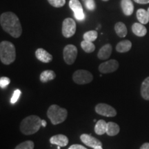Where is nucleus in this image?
Masks as SVG:
<instances>
[{
    "mask_svg": "<svg viewBox=\"0 0 149 149\" xmlns=\"http://www.w3.org/2000/svg\"><path fill=\"white\" fill-rule=\"evenodd\" d=\"M132 31L138 37H144L147 33L146 28L141 23L133 24L132 26Z\"/></svg>",
    "mask_w": 149,
    "mask_h": 149,
    "instance_id": "obj_16",
    "label": "nucleus"
},
{
    "mask_svg": "<svg viewBox=\"0 0 149 149\" xmlns=\"http://www.w3.org/2000/svg\"><path fill=\"white\" fill-rule=\"evenodd\" d=\"M98 34L96 31H89L84 34V40L89 41V42H94L97 38Z\"/></svg>",
    "mask_w": 149,
    "mask_h": 149,
    "instance_id": "obj_25",
    "label": "nucleus"
},
{
    "mask_svg": "<svg viewBox=\"0 0 149 149\" xmlns=\"http://www.w3.org/2000/svg\"><path fill=\"white\" fill-rule=\"evenodd\" d=\"M93 149H103V148H102V146H99V147H97V148H95Z\"/></svg>",
    "mask_w": 149,
    "mask_h": 149,
    "instance_id": "obj_35",
    "label": "nucleus"
},
{
    "mask_svg": "<svg viewBox=\"0 0 149 149\" xmlns=\"http://www.w3.org/2000/svg\"><path fill=\"white\" fill-rule=\"evenodd\" d=\"M80 139L82 142L86 146L91 148H97L99 146H102V143L99 139L95 137H93L92 135H88V134H82L80 136Z\"/></svg>",
    "mask_w": 149,
    "mask_h": 149,
    "instance_id": "obj_11",
    "label": "nucleus"
},
{
    "mask_svg": "<svg viewBox=\"0 0 149 149\" xmlns=\"http://www.w3.org/2000/svg\"><path fill=\"white\" fill-rule=\"evenodd\" d=\"M107 123L104 120H100L96 123L95 126V132L97 135H102L107 133Z\"/></svg>",
    "mask_w": 149,
    "mask_h": 149,
    "instance_id": "obj_20",
    "label": "nucleus"
},
{
    "mask_svg": "<svg viewBox=\"0 0 149 149\" xmlns=\"http://www.w3.org/2000/svg\"><path fill=\"white\" fill-rule=\"evenodd\" d=\"M121 7H122L123 13L126 16H130L133 13L134 5L132 0H122Z\"/></svg>",
    "mask_w": 149,
    "mask_h": 149,
    "instance_id": "obj_15",
    "label": "nucleus"
},
{
    "mask_svg": "<svg viewBox=\"0 0 149 149\" xmlns=\"http://www.w3.org/2000/svg\"><path fill=\"white\" fill-rule=\"evenodd\" d=\"M16 58L15 47L14 44L8 41H3L0 44V59L5 65L14 62Z\"/></svg>",
    "mask_w": 149,
    "mask_h": 149,
    "instance_id": "obj_3",
    "label": "nucleus"
},
{
    "mask_svg": "<svg viewBox=\"0 0 149 149\" xmlns=\"http://www.w3.org/2000/svg\"><path fill=\"white\" fill-rule=\"evenodd\" d=\"M0 24L3 30L14 38H18L22 33V28L18 17L13 12L3 13L0 16Z\"/></svg>",
    "mask_w": 149,
    "mask_h": 149,
    "instance_id": "obj_1",
    "label": "nucleus"
},
{
    "mask_svg": "<svg viewBox=\"0 0 149 149\" xmlns=\"http://www.w3.org/2000/svg\"><path fill=\"white\" fill-rule=\"evenodd\" d=\"M63 55L65 62L67 64L71 65L75 61L77 56V48L72 44L66 45L63 51Z\"/></svg>",
    "mask_w": 149,
    "mask_h": 149,
    "instance_id": "obj_6",
    "label": "nucleus"
},
{
    "mask_svg": "<svg viewBox=\"0 0 149 149\" xmlns=\"http://www.w3.org/2000/svg\"><path fill=\"white\" fill-rule=\"evenodd\" d=\"M136 3H139V4H147L149 3V0H134Z\"/></svg>",
    "mask_w": 149,
    "mask_h": 149,
    "instance_id": "obj_32",
    "label": "nucleus"
},
{
    "mask_svg": "<svg viewBox=\"0 0 149 149\" xmlns=\"http://www.w3.org/2000/svg\"><path fill=\"white\" fill-rule=\"evenodd\" d=\"M81 47L87 53H93V51L95 50V46L92 42H89V41L84 40L81 42Z\"/></svg>",
    "mask_w": 149,
    "mask_h": 149,
    "instance_id": "obj_24",
    "label": "nucleus"
},
{
    "mask_svg": "<svg viewBox=\"0 0 149 149\" xmlns=\"http://www.w3.org/2000/svg\"><path fill=\"white\" fill-rule=\"evenodd\" d=\"M139 149H149V143H144V144L141 145V146Z\"/></svg>",
    "mask_w": 149,
    "mask_h": 149,
    "instance_id": "obj_33",
    "label": "nucleus"
},
{
    "mask_svg": "<svg viewBox=\"0 0 149 149\" xmlns=\"http://www.w3.org/2000/svg\"><path fill=\"white\" fill-rule=\"evenodd\" d=\"M102 1H109V0H102Z\"/></svg>",
    "mask_w": 149,
    "mask_h": 149,
    "instance_id": "obj_36",
    "label": "nucleus"
},
{
    "mask_svg": "<svg viewBox=\"0 0 149 149\" xmlns=\"http://www.w3.org/2000/svg\"><path fill=\"white\" fill-rule=\"evenodd\" d=\"M56 77V74L53 70H46L43 71L40 74V81L42 83H46L48 81L53 80Z\"/></svg>",
    "mask_w": 149,
    "mask_h": 149,
    "instance_id": "obj_18",
    "label": "nucleus"
},
{
    "mask_svg": "<svg viewBox=\"0 0 149 149\" xmlns=\"http://www.w3.org/2000/svg\"><path fill=\"white\" fill-rule=\"evenodd\" d=\"M47 116L53 125H57L64 122L68 116V111L66 109L61 108L58 105L53 104L48 108Z\"/></svg>",
    "mask_w": 149,
    "mask_h": 149,
    "instance_id": "obj_4",
    "label": "nucleus"
},
{
    "mask_svg": "<svg viewBox=\"0 0 149 149\" xmlns=\"http://www.w3.org/2000/svg\"><path fill=\"white\" fill-rule=\"evenodd\" d=\"M137 18L138 21L142 24H146L149 22V15L148 11L143 8L138 9L137 11Z\"/></svg>",
    "mask_w": 149,
    "mask_h": 149,
    "instance_id": "obj_19",
    "label": "nucleus"
},
{
    "mask_svg": "<svg viewBox=\"0 0 149 149\" xmlns=\"http://www.w3.org/2000/svg\"><path fill=\"white\" fill-rule=\"evenodd\" d=\"M10 82V79L8 77H1L0 78V87L1 88H6Z\"/></svg>",
    "mask_w": 149,
    "mask_h": 149,
    "instance_id": "obj_29",
    "label": "nucleus"
},
{
    "mask_svg": "<svg viewBox=\"0 0 149 149\" xmlns=\"http://www.w3.org/2000/svg\"><path fill=\"white\" fill-rule=\"evenodd\" d=\"M69 7L73 11L74 17L79 21H84L85 19V14L84 13L83 7L79 0H70Z\"/></svg>",
    "mask_w": 149,
    "mask_h": 149,
    "instance_id": "obj_8",
    "label": "nucleus"
},
{
    "mask_svg": "<svg viewBox=\"0 0 149 149\" xmlns=\"http://www.w3.org/2000/svg\"><path fill=\"white\" fill-rule=\"evenodd\" d=\"M112 51H113V48H112L111 44H105L99 51L97 54L98 58L102 59V60H105V59H109L112 53Z\"/></svg>",
    "mask_w": 149,
    "mask_h": 149,
    "instance_id": "obj_14",
    "label": "nucleus"
},
{
    "mask_svg": "<svg viewBox=\"0 0 149 149\" xmlns=\"http://www.w3.org/2000/svg\"><path fill=\"white\" fill-rule=\"evenodd\" d=\"M84 3L88 10L93 11L95 9L96 5L95 0H84Z\"/></svg>",
    "mask_w": 149,
    "mask_h": 149,
    "instance_id": "obj_28",
    "label": "nucleus"
},
{
    "mask_svg": "<svg viewBox=\"0 0 149 149\" xmlns=\"http://www.w3.org/2000/svg\"><path fill=\"white\" fill-rule=\"evenodd\" d=\"M48 3L55 8H61L66 3V0H48Z\"/></svg>",
    "mask_w": 149,
    "mask_h": 149,
    "instance_id": "obj_27",
    "label": "nucleus"
},
{
    "mask_svg": "<svg viewBox=\"0 0 149 149\" xmlns=\"http://www.w3.org/2000/svg\"><path fill=\"white\" fill-rule=\"evenodd\" d=\"M35 144L32 141H26L17 145L15 149H33Z\"/></svg>",
    "mask_w": 149,
    "mask_h": 149,
    "instance_id": "obj_26",
    "label": "nucleus"
},
{
    "mask_svg": "<svg viewBox=\"0 0 149 149\" xmlns=\"http://www.w3.org/2000/svg\"><path fill=\"white\" fill-rule=\"evenodd\" d=\"M42 126V120L37 115H30L24 119L20 124V130L24 135H30L36 133Z\"/></svg>",
    "mask_w": 149,
    "mask_h": 149,
    "instance_id": "obj_2",
    "label": "nucleus"
},
{
    "mask_svg": "<svg viewBox=\"0 0 149 149\" xmlns=\"http://www.w3.org/2000/svg\"><path fill=\"white\" fill-rule=\"evenodd\" d=\"M95 112L99 115L106 117H115L117 115V111L114 108L104 103L98 104L96 106Z\"/></svg>",
    "mask_w": 149,
    "mask_h": 149,
    "instance_id": "obj_9",
    "label": "nucleus"
},
{
    "mask_svg": "<svg viewBox=\"0 0 149 149\" xmlns=\"http://www.w3.org/2000/svg\"><path fill=\"white\" fill-rule=\"evenodd\" d=\"M76 32V23L72 18H66L62 23V35L66 38H69Z\"/></svg>",
    "mask_w": 149,
    "mask_h": 149,
    "instance_id": "obj_7",
    "label": "nucleus"
},
{
    "mask_svg": "<svg viewBox=\"0 0 149 149\" xmlns=\"http://www.w3.org/2000/svg\"><path fill=\"white\" fill-rule=\"evenodd\" d=\"M46 124H47V123L44 120H42V126L43 127H46Z\"/></svg>",
    "mask_w": 149,
    "mask_h": 149,
    "instance_id": "obj_34",
    "label": "nucleus"
},
{
    "mask_svg": "<svg viewBox=\"0 0 149 149\" xmlns=\"http://www.w3.org/2000/svg\"><path fill=\"white\" fill-rule=\"evenodd\" d=\"M35 56L38 60L44 63H49L53 60V56L43 48H38L35 51Z\"/></svg>",
    "mask_w": 149,
    "mask_h": 149,
    "instance_id": "obj_12",
    "label": "nucleus"
},
{
    "mask_svg": "<svg viewBox=\"0 0 149 149\" xmlns=\"http://www.w3.org/2000/svg\"><path fill=\"white\" fill-rule=\"evenodd\" d=\"M132 43L129 40H123L116 46V51L119 53H126L131 49Z\"/></svg>",
    "mask_w": 149,
    "mask_h": 149,
    "instance_id": "obj_17",
    "label": "nucleus"
},
{
    "mask_svg": "<svg viewBox=\"0 0 149 149\" xmlns=\"http://www.w3.org/2000/svg\"><path fill=\"white\" fill-rule=\"evenodd\" d=\"M72 79L77 84H86L93 81V76L88 70H77L72 74Z\"/></svg>",
    "mask_w": 149,
    "mask_h": 149,
    "instance_id": "obj_5",
    "label": "nucleus"
},
{
    "mask_svg": "<svg viewBox=\"0 0 149 149\" xmlns=\"http://www.w3.org/2000/svg\"><path fill=\"white\" fill-rule=\"evenodd\" d=\"M120 128L116 123L110 122L107 123V134L109 136H115L120 133Z\"/></svg>",
    "mask_w": 149,
    "mask_h": 149,
    "instance_id": "obj_21",
    "label": "nucleus"
},
{
    "mask_svg": "<svg viewBox=\"0 0 149 149\" xmlns=\"http://www.w3.org/2000/svg\"><path fill=\"white\" fill-rule=\"evenodd\" d=\"M68 149H87L86 147L81 146L79 144H73L71 145Z\"/></svg>",
    "mask_w": 149,
    "mask_h": 149,
    "instance_id": "obj_31",
    "label": "nucleus"
},
{
    "mask_svg": "<svg viewBox=\"0 0 149 149\" xmlns=\"http://www.w3.org/2000/svg\"><path fill=\"white\" fill-rule=\"evenodd\" d=\"M141 95L144 100L149 101V77H146L141 84Z\"/></svg>",
    "mask_w": 149,
    "mask_h": 149,
    "instance_id": "obj_23",
    "label": "nucleus"
},
{
    "mask_svg": "<svg viewBox=\"0 0 149 149\" xmlns=\"http://www.w3.org/2000/svg\"><path fill=\"white\" fill-rule=\"evenodd\" d=\"M119 68V62L115 59H111L106 62L102 63L99 66V70L101 73H110L116 71Z\"/></svg>",
    "mask_w": 149,
    "mask_h": 149,
    "instance_id": "obj_10",
    "label": "nucleus"
},
{
    "mask_svg": "<svg viewBox=\"0 0 149 149\" xmlns=\"http://www.w3.org/2000/svg\"><path fill=\"white\" fill-rule=\"evenodd\" d=\"M147 11H148V15H149V8H148V10H147Z\"/></svg>",
    "mask_w": 149,
    "mask_h": 149,
    "instance_id": "obj_37",
    "label": "nucleus"
},
{
    "mask_svg": "<svg viewBox=\"0 0 149 149\" xmlns=\"http://www.w3.org/2000/svg\"><path fill=\"white\" fill-rule=\"evenodd\" d=\"M50 142L52 144H55L59 146L64 147L68 145V138L66 135L59 134V135H56L51 137L50 139Z\"/></svg>",
    "mask_w": 149,
    "mask_h": 149,
    "instance_id": "obj_13",
    "label": "nucleus"
},
{
    "mask_svg": "<svg viewBox=\"0 0 149 149\" xmlns=\"http://www.w3.org/2000/svg\"><path fill=\"white\" fill-rule=\"evenodd\" d=\"M21 94H22L21 91L19 90V89H17V90H16V91H15L12 97H11V99H10V103L11 104H15L16 102H17L19 98V97H20V95H21Z\"/></svg>",
    "mask_w": 149,
    "mask_h": 149,
    "instance_id": "obj_30",
    "label": "nucleus"
},
{
    "mask_svg": "<svg viewBox=\"0 0 149 149\" xmlns=\"http://www.w3.org/2000/svg\"><path fill=\"white\" fill-rule=\"evenodd\" d=\"M115 31L116 34L120 37H125L127 35V28L126 25L122 22H119L115 24Z\"/></svg>",
    "mask_w": 149,
    "mask_h": 149,
    "instance_id": "obj_22",
    "label": "nucleus"
}]
</instances>
